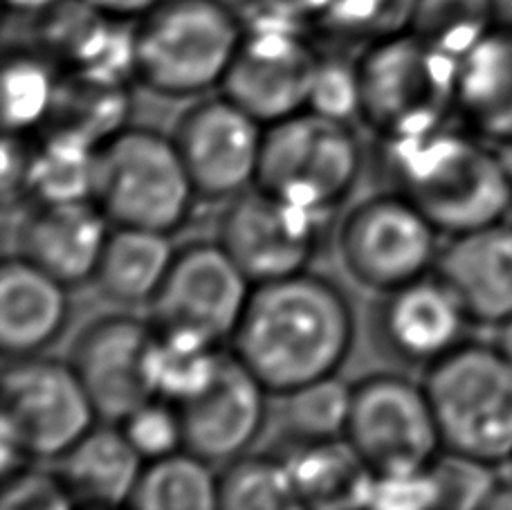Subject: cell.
<instances>
[{"label": "cell", "mask_w": 512, "mask_h": 510, "mask_svg": "<svg viewBox=\"0 0 512 510\" xmlns=\"http://www.w3.org/2000/svg\"><path fill=\"white\" fill-rule=\"evenodd\" d=\"M353 333V311L342 290L304 270L252 288L232 353L270 394L283 396L335 376Z\"/></svg>", "instance_id": "6da1fadb"}, {"label": "cell", "mask_w": 512, "mask_h": 510, "mask_svg": "<svg viewBox=\"0 0 512 510\" xmlns=\"http://www.w3.org/2000/svg\"><path fill=\"white\" fill-rule=\"evenodd\" d=\"M387 142L389 176L441 234H465L508 221L512 167L506 151L477 133L438 126Z\"/></svg>", "instance_id": "7a4b0ae2"}, {"label": "cell", "mask_w": 512, "mask_h": 510, "mask_svg": "<svg viewBox=\"0 0 512 510\" xmlns=\"http://www.w3.org/2000/svg\"><path fill=\"white\" fill-rule=\"evenodd\" d=\"M243 32L223 0H160L135 27V77L160 95L205 93L223 84Z\"/></svg>", "instance_id": "3957f363"}, {"label": "cell", "mask_w": 512, "mask_h": 510, "mask_svg": "<svg viewBox=\"0 0 512 510\" xmlns=\"http://www.w3.org/2000/svg\"><path fill=\"white\" fill-rule=\"evenodd\" d=\"M443 450L490 466L512 463V360L499 346L463 342L425 378Z\"/></svg>", "instance_id": "277c9868"}, {"label": "cell", "mask_w": 512, "mask_h": 510, "mask_svg": "<svg viewBox=\"0 0 512 510\" xmlns=\"http://www.w3.org/2000/svg\"><path fill=\"white\" fill-rule=\"evenodd\" d=\"M173 138L151 129H120L99 142L90 198L113 227L171 234L196 198Z\"/></svg>", "instance_id": "5b68a950"}, {"label": "cell", "mask_w": 512, "mask_h": 510, "mask_svg": "<svg viewBox=\"0 0 512 510\" xmlns=\"http://www.w3.org/2000/svg\"><path fill=\"white\" fill-rule=\"evenodd\" d=\"M456 68L459 61L411 32L376 41L358 61L360 117L384 140L438 129L454 113Z\"/></svg>", "instance_id": "8992f818"}, {"label": "cell", "mask_w": 512, "mask_h": 510, "mask_svg": "<svg viewBox=\"0 0 512 510\" xmlns=\"http://www.w3.org/2000/svg\"><path fill=\"white\" fill-rule=\"evenodd\" d=\"M362 151L351 124L301 111L265 126L256 187L331 216L360 178Z\"/></svg>", "instance_id": "52a82bcc"}, {"label": "cell", "mask_w": 512, "mask_h": 510, "mask_svg": "<svg viewBox=\"0 0 512 510\" xmlns=\"http://www.w3.org/2000/svg\"><path fill=\"white\" fill-rule=\"evenodd\" d=\"M97 412L70 362L16 358L3 376V463L57 461L88 430Z\"/></svg>", "instance_id": "ba28073f"}, {"label": "cell", "mask_w": 512, "mask_h": 510, "mask_svg": "<svg viewBox=\"0 0 512 510\" xmlns=\"http://www.w3.org/2000/svg\"><path fill=\"white\" fill-rule=\"evenodd\" d=\"M254 284L221 243H194L176 252L151 299V324L160 333L189 335L218 346L239 326Z\"/></svg>", "instance_id": "9c48e42d"}, {"label": "cell", "mask_w": 512, "mask_h": 510, "mask_svg": "<svg viewBox=\"0 0 512 510\" xmlns=\"http://www.w3.org/2000/svg\"><path fill=\"white\" fill-rule=\"evenodd\" d=\"M438 234L411 200L393 191L364 200L346 216L340 254L362 286L387 295L436 268Z\"/></svg>", "instance_id": "30bf717a"}, {"label": "cell", "mask_w": 512, "mask_h": 510, "mask_svg": "<svg viewBox=\"0 0 512 510\" xmlns=\"http://www.w3.org/2000/svg\"><path fill=\"white\" fill-rule=\"evenodd\" d=\"M344 436L376 472L423 470L443 452L425 385L384 373L353 387Z\"/></svg>", "instance_id": "8fae6325"}, {"label": "cell", "mask_w": 512, "mask_h": 510, "mask_svg": "<svg viewBox=\"0 0 512 510\" xmlns=\"http://www.w3.org/2000/svg\"><path fill=\"white\" fill-rule=\"evenodd\" d=\"M319 57L301 27L252 18L223 79V95L263 126L308 108Z\"/></svg>", "instance_id": "7c38bea8"}, {"label": "cell", "mask_w": 512, "mask_h": 510, "mask_svg": "<svg viewBox=\"0 0 512 510\" xmlns=\"http://www.w3.org/2000/svg\"><path fill=\"white\" fill-rule=\"evenodd\" d=\"M326 221L328 216L254 185L225 212L218 243L256 286L304 272Z\"/></svg>", "instance_id": "4fadbf2b"}, {"label": "cell", "mask_w": 512, "mask_h": 510, "mask_svg": "<svg viewBox=\"0 0 512 510\" xmlns=\"http://www.w3.org/2000/svg\"><path fill=\"white\" fill-rule=\"evenodd\" d=\"M155 346V326L128 315L99 317L79 333L70 364L102 421L120 423L133 409L158 398Z\"/></svg>", "instance_id": "5bb4252c"}, {"label": "cell", "mask_w": 512, "mask_h": 510, "mask_svg": "<svg viewBox=\"0 0 512 510\" xmlns=\"http://www.w3.org/2000/svg\"><path fill=\"white\" fill-rule=\"evenodd\" d=\"M263 135V124L223 95L189 108L173 142L198 196L236 198L256 185Z\"/></svg>", "instance_id": "9a60e30c"}, {"label": "cell", "mask_w": 512, "mask_h": 510, "mask_svg": "<svg viewBox=\"0 0 512 510\" xmlns=\"http://www.w3.org/2000/svg\"><path fill=\"white\" fill-rule=\"evenodd\" d=\"M268 394L234 353H223L214 380L178 405L185 450L212 466L245 457V450L263 430Z\"/></svg>", "instance_id": "2e32d148"}, {"label": "cell", "mask_w": 512, "mask_h": 510, "mask_svg": "<svg viewBox=\"0 0 512 510\" xmlns=\"http://www.w3.org/2000/svg\"><path fill=\"white\" fill-rule=\"evenodd\" d=\"M378 324L396 358L429 367L465 342L472 320L447 281L429 272L387 293Z\"/></svg>", "instance_id": "e0dca14e"}, {"label": "cell", "mask_w": 512, "mask_h": 510, "mask_svg": "<svg viewBox=\"0 0 512 510\" xmlns=\"http://www.w3.org/2000/svg\"><path fill=\"white\" fill-rule=\"evenodd\" d=\"M113 225L93 198L41 203L21 227V257L66 286L95 279Z\"/></svg>", "instance_id": "ac0fdd59"}, {"label": "cell", "mask_w": 512, "mask_h": 510, "mask_svg": "<svg viewBox=\"0 0 512 510\" xmlns=\"http://www.w3.org/2000/svg\"><path fill=\"white\" fill-rule=\"evenodd\" d=\"M434 272L461 299L472 324L497 329L512 317V221L452 236Z\"/></svg>", "instance_id": "d6986e66"}, {"label": "cell", "mask_w": 512, "mask_h": 510, "mask_svg": "<svg viewBox=\"0 0 512 510\" xmlns=\"http://www.w3.org/2000/svg\"><path fill=\"white\" fill-rule=\"evenodd\" d=\"M454 113L479 138L512 149V23L499 21L459 59Z\"/></svg>", "instance_id": "ffe728a7"}, {"label": "cell", "mask_w": 512, "mask_h": 510, "mask_svg": "<svg viewBox=\"0 0 512 510\" xmlns=\"http://www.w3.org/2000/svg\"><path fill=\"white\" fill-rule=\"evenodd\" d=\"M66 288L25 257L3 263L0 344L7 355L30 358L59 338L68 322Z\"/></svg>", "instance_id": "44dd1931"}, {"label": "cell", "mask_w": 512, "mask_h": 510, "mask_svg": "<svg viewBox=\"0 0 512 510\" xmlns=\"http://www.w3.org/2000/svg\"><path fill=\"white\" fill-rule=\"evenodd\" d=\"M146 461L117 423L95 425L57 459V477L81 508H126Z\"/></svg>", "instance_id": "7402d4cb"}, {"label": "cell", "mask_w": 512, "mask_h": 510, "mask_svg": "<svg viewBox=\"0 0 512 510\" xmlns=\"http://www.w3.org/2000/svg\"><path fill=\"white\" fill-rule=\"evenodd\" d=\"M283 463L310 510H367L376 470L346 436L295 441Z\"/></svg>", "instance_id": "603a6c76"}, {"label": "cell", "mask_w": 512, "mask_h": 510, "mask_svg": "<svg viewBox=\"0 0 512 510\" xmlns=\"http://www.w3.org/2000/svg\"><path fill=\"white\" fill-rule=\"evenodd\" d=\"M176 252L169 234L113 227L95 272L97 286L120 304H151Z\"/></svg>", "instance_id": "cb8c5ba5"}, {"label": "cell", "mask_w": 512, "mask_h": 510, "mask_svg": "<svg viewBox=\"0 0 512 510\" xmlns=\"http://www.w3.org/2000/svg\"><path fill=\"white\" fill-rule=\"evenodd\" d=\"M221 477L187 450L146 463L126 510H218Z\"/></svg>", "instance_id": "d4e9b609"}, {"label": "cell", "mask_w": 512, "mask_h": 510, "mask_svg": "<svg viewBox=\"0 0 512 510\" xmlns=\"http://www.w3.org/2000/svg\"><path fill=\"white\" fill-rule=\"evenodd\" d=\"M497 23V0H416L409 32L459 61Z\"/></svg>", "instance_id": "484cf974"}, {"label": "cell", "mask_w": 512, "mask_h": 510, "mask_svg": "<svg viewBox=\"0 0 512 510\" xmlns=\"http://www.w3.org/2000/svg\"><path fill=\"white\" fill-rule=\"evenodd\" d=\"M218 510H310L283 459L241 457L221 475Z\"/></svg>", "instance_id": "4316f807"}, {"label": "cell", "mask_w": 512, "mask_h": 510, "mask_svg": "<svg viewBox=\"0 0 512 510\" xmlns=\"http://www.w3.org/2000/svg\"><path fill=\"white\" fill-rule=\"evenodd\" d=\"M353 387L335 376L283 394L281 423L295 441L335 439L346 434Z\"/></svg>", "instance_id": "83f0119b"}, {"label": "cell", "mask_w": 512, "mask_h": 510, "mask_svg": "<svg viewBox=\"0 0 512 510\" xmlns=\"http://www.w3.org/2000/svg\"><path fill=\"white\" fill-rule=\"evenodd\" d=\"M61 81L36 54L16 52L3 70V117L7 131L25 133L48 120L57 104Z\"/></svg>", "instance_id": "f1b7e54d"}, {"label": "cell", "mask_w": 512, "mask_h": 510, "mask_svg": "<svg viewBox=\"0 0 512 510\" xmlns=\"http://www.w3.org/2000/svg\"><path fill=\"white\" fill-rule=\"evenodd\" d=\"M223 353L218 346L178 333H160L155 346V385L158 396L171 403L200 394L214 380Z\"/></svg>", "instance_id": "f546056e"}, {"label": "cell", "mask_w": 512, "mask_h": 510, "mask_svg": "<svg viewBox=\"0 0 512 510\" xmlns=\"http://www.w3.org/2000/svg\"><path fill=\"white\" fill-rule=\"evenodd\" d=\"M416 0H333L319 18L326 32L349 41H382L409 32Z\"/></svg>", "instance_id": "4dcf8cb0"}, {"label": "cell", "mask_w": 512, "mask_h": 510, "mask_svg": "<svg viewBox=\"0 0 512 510\" xmlns=\"http://www.w3.org/2000/svg\"><path fill=\"white\" fill-rule=\"evenodd\" d=\"M436 486V510H481L501 481L495 466L443 450L429 463Z\"/></svg>", "instance_id": "1f68e13d"}, {"label": "cell", "mask_w": 512, "mask_h": 510, "mask_svg": "<svg viewBox=\"0 0 512 510\" xmlns=\"http://www.w3.org/2000/svg\"><path fill=\"white\" fill-rule=\"evenodd\" d=\"M128 443L140 457L151 463L185 450V432L176 403L167 398H151L133 409L120 423Z\"/></svg>", "instance_id": "d6a6232c"}, {"label": "cell", "mask_w": 512, "mask_h": 510, "mask_svg": "<svg viewBox=\"0 0 512 510\" xmlns=\"http://www.w3.org/2000/svg\"><path fill=\"white\" fill-rule=\"evenodd\" d=\"M306 111L344 124H351V120L360 117L362 90L358 66H351L342 59H319Z\"/></svg>", "instance_id": "836d02e7"}, {"label": "cell", "mask_w": 512, "mask_h": 510, "mask_svg": "<svg viewBox=\"0 0 512 510\" xmlns=\"http://www.w3.org/2000/svg\"><path fill=\"white\" fill-rule=\"evenodd\" d=\"M367 510H436L432 472H376Z\"/></svg>", "instance_id": "e575fe53"}, {"label": "cell", "mask_w": 512, "mask_h": 510, "mask_svg": "<svg viewBox=\"0 0 512 510\" xmlns=\"http://www.w3.org/2000/svg\"><path fill=\"white\" fill-rule=\"evenodd\" d=\"M333 0H250L252 18H265V21H279L290 25H306L308 21L317 23L326 14Z\"/></svg>", "instance_id": "d590c367"}, {"label": "cell", "mask_w": 512, "mask_h": 510, "mask_svg": "<svg viewBox=\"0 0 512 510\" xmlns=\"http://www.w3.org/2000/svg\"><path fill=\"white\" fill-rule=\"evenodd\" d=\"M97 12L115 18H142L146 12L160 3V0H84Z\"/></svg>", "instance_id": "8d00e7d4"}, {"label": "cell", "mask_w": 512, "mask_h": 510, "mask_svg": "<svg viewBox=\"0 0 512 510\" xmlns=\"http://www.w3.org/2000/svg\"><path fill=\"white\" fill-rule=\"evenodd\" d=\"M5 3L21 14H48L50 9L61 5L63 0H5Z\"/></svg>", "instance_id": "74e56055"}, {"label": "cell", "mask_w": 512, "mask_h": 510, "mask_svg": "<svg viewBox=\"0 0 512 510\" xmlns=\"http://www.w3.org/2000/svg\"><path fill=\"white\" fill-rule=\"evenodd\" d=\"M481 510H512V481H501Z\"/></svg>", "instance_id": "f35d334b"}, {"label": "cell", "mask_w": 512, "mask_h": 510, "mask_svg": "<svg viewBox=\"0 0 512 510\" xmlns=\"http://www.w3.org/2000/svg\"><path fill=\"white\" fill-rule=\"evenodd\" d=\"M495 344L499 346L501 351H504L506 358L512 360V317H508L506 322H501L497 326V340Z\"/></svg>", "instance_id": "ab89813d"}, {"label": "cell", "mask_w": 512, "mask_h": 510, "mask_svg": "<svg viewBox=\"0 0 512 510\" xmlns=\"http://www.w3.org/2000/svg\"><path fill=\"white\" fill-rule=\"evenodd\" d=\"M506 158H508L510 167H512V149H508V151H506ZM508 221H512V209H510V216H508Z\"/></svg>", "instance_id": "60d3db41"}]
</instances>
